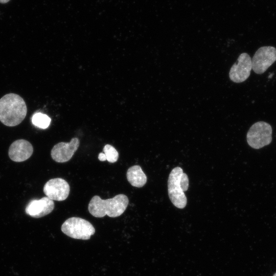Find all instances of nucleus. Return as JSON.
I'll list each match as a JSON object with an SVG mask.
<instances>
[{"mask_svg": "<svg viewBox=\"0 0 276 276\" xmlns=\"http://www.w3.org/2000/svg\"><path fill=\"white\" fill-rule=\"evenodd\" d=\"M189 187V178L179 167L173 169L168 180V192L172 203L177 208H184L187 202L184 192Z\"/></svg>", "mask_w": 276, "mask_h": 276, "instance_id": "nucleus-3", "label": "nucleus"}, {"mask_svg": "<svg viewBox=\"0 0 276 276\" xmlns=\"http://www.w3.org/2000/svg\"><path fill=\"white\" fill-rule=\"evenodd\" d=\"M32 121L34 126L40 128L45 129L49 127L51 119L45 114L37 112L33 116Z\"/></svg>", "mask_w": 276, "mask_h": 276, "instance_id": "nucleus-13", "label": "nucleus"}, {"mask_svg": "<svg viewBox=\"0 0 276 276\" xmlns=\"http://www.w3.org/2000/svg\"><path fill=\"white\" fill-rule=\"evenodd\" d=\"M128 182L133 187L141 188L147 182V176L139 165L130 167L126 173Z\"/></svg>", "mask_w": 276, "mask_h": 276, "instance_id": "nucleus-12", "label": "nucleus"}, {"mask_svg": "<svg viewBox=\"0 0 276 276\" xmlns=\"http://www.w3.org/2000/svg\"><path fill=\"white\" fill-rule=\"evenodd\" d=\"M273 276H276V273L273 275Z\"/></svg>", "mask_w": 276, "mask_h": 276, "instance_id": "nucleus-17", "label": "nucleus"}, {"mask_svg": "<svg viewBox=\"0 0 276 276\" xmlns=\"http://www.w3.org/2000/svg\"><path fill=\"white\" fill-rule=\"evenodd\" d=\"M103 152L105 154L106 160L111 163H115L119 158V153L112 145L107 144L103 148Z\"/></svg>", "mask_w": 276, "mask_h": 276, "instance_id": "nucleus-14", "label": "nucleus"}, {"mask_svg": "<svg viewBox=\"0 0 276 276\" xmlns=\"http://www.w3.org/2000/svg\"><path fill=\"white\" fill-rule=\"evenodd\" d=\"M79 144V140L77 137L72 139L68 143H59L52 148L51 157L56 162H66L71 159L78 149Z\"/></svg>", "mask_w": 276, "mask_h": 276, "instance_id": "nucleus-9", "label": "nucleus"}, {"mask_svg": "<svg viewBox=\"0 0 276 276\" xmlns=\"http://www.w3.org/2000/svg\"><path fill=\"white\" fill-rule=\"evenodd\" d=\"M98 158L100 161H105L106 160L105 154L103 153H100L98 156Z\"/></svg>", "mask_w": 276, "mask_h": 276, "instance_id": "nucleus-15", "label": "nucleus"}, {"mask_svg": "<svg viewBox=\"0 0 276 276\" xmlns=\"http://www.w3.org/2000/svg\"><path fill=\"white\" fill-rule=\"evenodd\" d=\"M128 202L127 196L122 194L106 200L96 195L89 201L88 209L90 214L95 217L101 218L107 215L114 218L120 216L124 212Z\"/></svg>", "mask_w": 276, "mask_h": 276, "instance_id": "nucleus-2", "label": "nucleus"}, {"mask_svg": "<svg viewBox=\"0 0 276 276\" xmlns=\"http://www.w3.org/2000/svg\"><path fill=\"white\" fill-rule=\"evenodd\" d=\"M61 229L66 235L77 239L88 240L95 233L94 227L89 221L79 217L67 219Z\"/></svg>", "mask_w": 276, "mask_h": 276, "instance_id": "nucleus-4", "label": "nucleus"}, {"mask_svg": "<svg viewBox=\"0 0 276 276\" xmlns=\"http://www.w3.org/2000/svg\"><path fill=\"white\" fill-rule=\"evenodd\" d=\"M246 139L248 144L254 149L268 145L272 140L271 126L264 121L257 122L248 130Z\"/></svg>", "mask_w": 276, "mask_h": 276, "instance_id": "nucleus-5", "label": "nucleus"}, {"mask_svg": "<svg viewBox=\"0 0 276 276\" xmlns=\"http://www.w3.org/2000/svg\"><path fill=\"white\" fill-rule=\"evenodd\" d=\"M54 209V202L48 197H43L39 200L30 201L25 209L28 215L34 218H40L50 214Z\"/></svg>", "mask_w": 276, "mask_h": 276, "instance_id": "nucleus-10", "label": "nucleus"}, {"mask_svg": "<svg viewBox=\"0 0 276 276\" xmlns=\"http://www.w3.org/2000/svg\"><path fill=\"white\" fill-rule=\"evenodd\" d=\"M33 148L31 144L25 140H18L10 145L9 156L11 160L20 162L28 159L32 154Z\"/></svg>", "mask_w": 276, "mask_h": 276, "instance_id": "nucleus-11", "label": "nucleus"}, {"mask_svg": "<svg viewBox=\"0 0 276 276\" xmlns=\"http://www.w3.org/2000/svg\"><path fill=\"white\" fill-rule=\"evenodd\" d=\"M252 69L251 59L246 53L241 54L236 63L231 67L229 77L235 83H241L245 81L249 76Z\"/></svg>", "mask_w": 276, "mask_h": 276, "instance_id": "nucleus-7", "label": "nucleus"}, {"mask_svg": "<svg viewBox=\"0 0 276 276\" xmlns=\"http://www.w3.org/2000/svg\"><path fill=\"white\" fill-rule=\"evenodd\" d=\"M68 182L61 178H53L48 181L43 187V192L47 197L53 200H65L70 193Z\"/></svg>", "mask_w": 276, "mask_h": 276, "instance_id": "nucleus-8", "label": "nucleus"}, {"mask_svg": "<svg viewBox=\"0 0 276 276\" xmlns=\"http://www.w3.org/2000/svg\"><path fill=\"white\" fill-rule=\"evenodd\" d=\"M276 61V48L271 46L260 48L251 59L252 69L258 74L264 73Z\"/></svg>", "mask_w": 276, "mask_h": 276, "instance_id": "nucleus-6", "label": "nucleus"}, {"mask_svg": "<svg viewBox=\"0 0 276 276\" xmlns=\"http://www.w3.org/2000/svg\"><path fill=\"white\" fill-rule=\"evenodd\" d=\"M10 0H0V3L5 4L9 2Z\"/></svg>", "mask_w": 276, "mask_h": 276, "instance_id": "nucleus-16", "label": "nucleus"}, {"mask_svg": "<svg viewBox=\"0 0 276 276\" xmlns=\"http://www.w3.org/2000/svg\"><path fill=\"white\" fill-rule=\"evenodd\" d=\"M27 112L26 103L19 95L10 93L0 99V121L5 125L13 127L19 125Z\"/></svg>", "mask_w": 276, "mask_h": 276, "instance_id": "nucleus-1", "label": "nucleus"}]
</instances>
